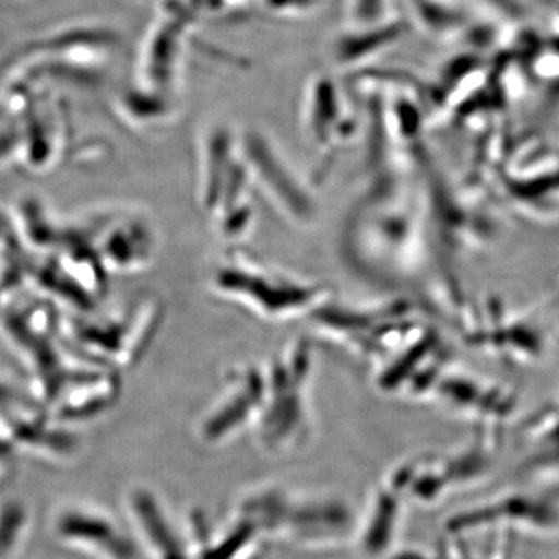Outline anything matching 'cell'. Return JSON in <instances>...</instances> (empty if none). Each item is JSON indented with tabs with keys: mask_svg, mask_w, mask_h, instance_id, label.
Here are the masks:
<instances>
[{
	"mask_svg": "<svg viewBox=\"0 0 559 559\" xmlns=\"http://www.w3.org/2000/svg\"><path fill=\"white\" fill-rule=\"evenodd\" d=\"M209 286L221 300L270 323L311 320L333 300L325 283L283 270L238 246L213 264Z\"/></svg>",
	"mask_w": 559,
	"mask_h": 559,
	"instance_id": "obj_1",
	"label": "cell"
},
{
	"mask_svg": "<svg viewBox=\"0 0 559 559\" xmlns=\"http://www.w3.org/2000/svg\"><path fill=\"white\" fill-rule=\"evenodd\" d=\"M400 307L393 305H348L331 300L311 319L322 340L333 342L352 355L367 360L384 359L400 347Z\"/></svg>",
	"mask_w": 559,
	"mask_h": 559,
	"instance_id": "obj_4",
	"label": "cell"
},
{
	"mask_svg": "<svg viewBox=\"0 0 559 559\" xmlns=\"http://www.w3.org/2000/svg\"><path fill=\"white\" fill-rule=\"evenodd\" d=\"M300 128L311 148L325 159L336 156L360 132V120L326 73H316L305 86Z\"/></svg>",
	"mask_w": 559,
	"mask_h": 559,
	"instance_id": "obj_5",
	"label": "cell"
},
{
	"mask_svg": "<svg viewBox=\"0 0 559 559\" xmlns=\"http://www.w3.org/2000/svg\"><path fill=\"white\" fill-rule=\"evenodd\" d=\"M266 384V364H242L231 369L218 407L209 417V432L218 433L240 426L257 407L263 406Z\"/></svg>",
	"mask_w": 559,
	"mask_h": 559,
	"instance_id": "obj_8",
	"label": "cell"
},
{
	"mask_svg": "<svg viewBox=\"0 0 559 559\" xmlns=\"http://www.w3.org/2000/svg\"><path fill=\"white\" fill-rule=\"evenodd\" d=\"M382 9H384V0H345L348 27L381 22Z\"/></svg>",
	"mask_w": 559,
	"mask_h": 559,
	"instance_id": "obj_12",
	"label": "cell"
},
{
	"mask_svg": "<svg viewBox=\"0 0 559 559\" xmlns=\"http://www.w3.org/2000/svg\"><path fill=\"white\" fill-rule=\"evenodd\" d=\"M261 11L275 20L296 21L310 17L322 0H259Z\"/></svg>",
	"mask_w": 559,
	"mask_h": 559,
	"instance_id": "obj_11",
	"label": "cell"
},
{
	"mask_svg": "<svg viewBox=\"0 0 559 559\" xmlns=\"http://www.w3.org/2000/svg\"><path fill=\"white\" fill-rule=\"evenodd\" d=\"M559 516L550 503L528 498V496H509L498 502L488 503L469 513H462L451 524L454 535L466 536L471 533L498 527L502 532L540 533L549 535L558 528Z\"/></svg>",
	"mask_w": 559,
	"mask_h": 559,
	"instance_id": "obj_6",
	"label": "cell"
},
{
	"mask_svg": "<svg viewBox=\"0 0 559 559\" xmlns=\"http://www.w3.org/2000/svg\"><path fill=\"white\" fill-rule=\"evenodd\" d=\"M191 28L165 16L151 25L140 53L139 87L175 95L183 50L190 44Z\"/></svg>",
	"mask_w": 559,
	"mask_h": 559,
	"instance_id": "obj_7",
	"label": "cell"
},
{
	"mask_svg": "<svg viewBox=\"0 0 559 559\" xmlns=\"http://www.w3.org/2000/svg\"><path fill=\"white\" fill-rule=\"evenodd\" d=\"M400 22H377V24L348 27L334 39L331 58L342 69L358 70L371 58L377 57L401 35Z\"/></svg>",
	"mask_w": 559,
	"mask_h": 559,
	"instance_id": "obj_9",
	"label": "cell"
},
{
	"mask_svg": "<svg viewBox=\"0 0 559 559\" xmlns=\"http://www.w3.org/2000/svg\"><path fill=\"white\" fill-rule=\"evenodd\" d=\"M255 197L237 131L224 123L205 127L197 140V198L221 240L238 246L250 237Z\"/></svg>",
	"mask_w": 559,
	"mask_h": 559,
	"instance_id": "obj_2",
	"label": "cell"
},
{
	"mask_svg": "<svg viewBox=\"0 0 559 559\" xmlns=\"http://www.w3.org/2000/svg\"><path fill=\"white\" fill-rule=\"evenodd\" d=\"M124 100L128 103L131 120L142 130H164L178 119L179 106L175 95L139 87Z\"/></svg>",
	"mask_w": 559,
	"mask_h": 559,
	"instance_id": "obj_10",
	"label": "cell"
},
{
	"mask_svg": "<svg viewBox=\"0 0 559 559\" xmlns=\"http://www.w3.org/2000/svg\"><path fill=\"white\" fill-rule=\"evenodd\" d=\"M238 142L257 197L289 226H310L318 216V204L288 157L259 130L241 131Z\"/></svg>",
	"mask_w": 559,
	"mask_h": 559,
	"instance_id": "obj_3",
	"label": "cell"
}]
</instances>
